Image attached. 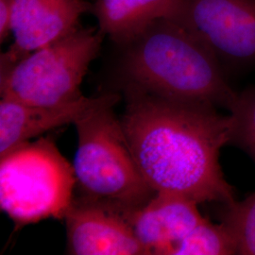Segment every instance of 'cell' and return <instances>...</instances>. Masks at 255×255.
Returning a JSON list of instances; mask_svg holds the SVG:
<instances>
[{
  "label": "cell",
  "mask_w": 255,
  "mask_h": 255,
  "mask_svg": "<svg viewBox=\"0 0 255 255\" xmlns=\"http://www.w3.org/2000/svg\"><path fill=\"white\" fill-rule=\"evenodd\" d=\"M119 49L116 77L158 97L224 108L237 101L218 58L199 38L170 19H157Z\"/></svg>",
  "instance_id": "7a4b0ae2"
},
{
  "label": "cell",
  "mask_w": 255,
  "mask_h": 255,
  "mask_svg": "<svg viewBox=\"0 0 255 255\" xmlns=\"http://www.w3.org/2000/svg\"><path fill=\"white\" fill-rule=\"evenodd\" d=\"M105 36L100 28L80 27L17 64L0 65L1 98L40 106L81 98L82 81Z\"/></svg>",
  "instance_id": "5b68a950"
},
{
  "label": "cell",
  "mask_w": 255,
  "mask_h": 255,
  "mask_svg": "<svg viewBox=\"0 0 255 255\" xmlns=\"http://www.w3.org/2000/svg\"><path fill=\"white\" fill-rule=\"evenodd\" d=\"M87 0H15L11 15L14 42L0 56V64L12 65L82 27L81 17L91 12Z\"/></svg>",
  "instance_id": "ba28073f"
},
{
  "label": "cell",
  "mask_w": 255,
  "mask_h": 255,
  "mask_svg": "<svg viewBox=\"0 0 255 255\" xmlns=\"http://www.w3.org/2000/svg\"><path fill=\"white\" fill-rule=\"evenodd\" d=\"M15 0H0V42L3 44L11 33V15Z\"/></svg>",
  "instance_id": "9a60e30c"
},
{
  "label": "cell",
  "mask_w": 255,
  "mask_h": 255,
  "mask_svg": "<svg viewBox=\"0 0 255 255\" xmlns=\"http://www.w3.org/2000/svg\"><path fill=\"white\" fill-rule=\"evenodd\" d=\"M173 21L199 38L224 69L255 66V0H182Z\"/></svg>",
  "instance_id": "8992f818"
},
{
  "label": "cell",
  "mask_w": 255,
  "mask_h": 255,
  "mask_svg": "<svg viewBox=\"0 0 255 255\" xmlns=\"http://www.w3.org/2000/svg\"><path fill=\"white\" fill-rule=\"evenodd\" d=\"M182 0H96L91 12L114 45L136 36L157 19L174 20Z\"/></svg>",
  "instance_id": "8fae6325"
},
{
  "label": "cell",
  "mask_w": 255,
  "mask_h": 255,
  "mask_svg": "<svg viewBox=\"0 0 255 255\" xmlns=\"http://www.w3.org/2000/svg\"><path fill=\"white\" fill-rule=\"evenodd\" d=\"M118 97L117 93H104L92 98L82 96L77 100L50 106L30 105L1 98L0 157L49 130L75 124L88 111Z\"/></svg>",
  "instance_id": "9c48e42d"
},
{
  "label": "cell",
  "mask_w": 255,
  "mask_h": 255,
  "mask_svg": "<svg viewBox=\"0 0 255 255\" xmlns=\"http://www.w3.org/2000/svg\"><path fill=\"white\" fill-rule=\"evenodd\" d=\"M120 96L88 111L75 122L78 147L73 168L84 197L131 211L156 192L146 182L114 107Z\"/></svg>",
  "instance_id": "3957f363"
},
{
  "label": "cell",
  "mask_w": 255,
  "mask_h": 255,
  "mask_svg": "<svg viewBox=\"0 0 255 255\" xmlns=\"http://www.w3.org/2000/svg\"><path fill=\"white\" fill-rule=\"evenodd\" d=\"M236 237L228 226L221 222L215 224L204 219L182 239L172 255H237Z\"/></svg>",
  "instance_id": "7c38bea8"
},
{
  "label": "cell",
  "mask_w": 255,
  "mask_h": 255,
  "mask_svg": "<svg viewBox=\"0 0 255 255\" xmlns=\"http://www.w3.org/2000/svg\"><path fill=\"white\" fill-rule=\"evenodd\" d=\"M64 219L69 255H147L127 210L83 196L74 199Z\"/></svg>",
  "instance_id": "52a82bcc"
},
{
  "label": "cell",
  "mask_w": 255,
  "mask_h": 255,
  "mask_svg": "<svg viewBox=\"0 0 255 255\" xmlns=\"http://www.w3.org/2000/svg\"><path fill=\"white\" fill-rule=\"evenodd\" d=\"M229 114L233 118L231 143L242 148L255 163V84L238 93Z\"/></svg>",
  "instance_id": "4fadbf2b"
},
{
  "label": "cell",
  "mask_w": 255,
  "mask_h": 255,
  "mask_svg": "<svg viewBox=\"0 0 255 255\" xmlns=\"http://www.w3.org/2000/svg\"><path fill=\"white\" fill-rule=\"evenodd\" d=\"M0 208L16 226L64 219L77 186L73 164L42 137L0 157Z\"/></svg>",
  "instance_id": "277c9868"
},
{
  "label": "cell",
  "mask_w": 255,
  "mask_h": 255,
  "mask_svg": "<svg viewBox=\"0 0 255 255\" xmlns=\"http://www.w3.org/2000/svg\"><path fill=\"white\" fill-rule=\"evenodd\" d=\"M199 203L182 196L156 192L143 206L128 212L138 241L147 255H172L178 243L204 218Z\"/></svg>",
  "instance_id": "30bf717a"
},
{
  "label": "cell",
  "mask_w": 255,
  "mask_h": 255,
  "mask_svg": "<svg viewBox=\"0 0 255 255\" xmlns=\"http://www.w3.org/2000/svg\"><path fill=\"white\" fill-rule=\"evenodd\" d=\"M122 89L126 108L121 123L151 188L199 204L234 203L235 190L219 164L221 148L232 141V116L131 86Z\"/></svg>",
  "instance_id": "6da1fadb"
},
{
  "label": "cell",
  "mask_w": 255,
  "mask_h": 255,
  "mask_svg": "<svg viewBox=\"0 0 255 255\" xmlns=\"http://www.w3.org/2000/svg\"><path fill=\"white\" fill-rule=\"evenodd\" d=\"M227 206L222 222L237 239V255H255V193Z\"/></svg>",
  "instance_id": "5bb4252c"
}]
</instances>
